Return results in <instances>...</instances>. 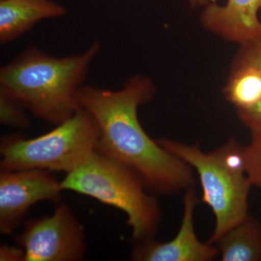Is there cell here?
Instances as JSON below:
<instances>
[{
  "label": "cell",
  "mask_w": 261,
  "mask_h": 261,
  "mask_svg": "<svg viewBox=\"0 0 261 261\" xmlns=\"http://www.w3.org/2000/svg\"><path fill=\"white\" fill-rule=\"evenodd\" d=\"M154 94L152 81L136 75L119 90L83 85L78 100L97 123V152L135 171L149 192L174 195L194 185L193 168L152 140L142 128L139 108Z\"/></svg>",
  "instance_id": "1"
},
{
  "label": "cell",
  "mask_w": 261,
  "mask_h": 261,
  "mask_svg": "<svg viewBox=\"0 0 261 261\" xmlns=\"http://www.w3.org/2000/svg\"><path fill=\"white\" fill-rule=\"evenodd\" d=\"M99 50L94 42L80 54L57 58L29 47L2 67L0 89L39 119L61 124L80 108L79 92Z\"/></svg>",
  "instance_id": "2"
},
{
  "label": "cell",
  "mask_w": 261,
  "mask_h": 261,
  "mask_svg": "<svg viewBox=\"0 0 261 261\" xmlns=\"http://www.w3.org/2000/svg\"><path fill=\"white\" fill-rule=\"evenodd\" d=\"M163 148L195 169L202 189V202L211 207L216 226L207 242L214 243L248 215L251 182L247 175L245 147L231 139L222 147L205 152L199 145L168 139L158 140Z\"/></svg>",
  "instance_id": "3"
},
{
  "label": "cell",
  "mask_w": 261,
  "mask_h": 261,
  "mask_svg": "<svg viewBox=\"0 0 261 261\" xmlns=\"http://www.w3.org/2000/svg\"><path fill=\"white\" fill-rule=\"evenodd\" d=\"M63 190L89 196L126 214L136 243L154 239L161 208L140 176L122 163L97 150L61 181Z\"/></svg>",
  "instance_id": "4"
},
{
  "label": "cell",
  "mask_w": 261,
  "mask_h": 261,
  "mask_svg": "<svg viewBox=\"0 0 261 261\" xmlns=\"http://www.w3.org/2000/svg\"><path fill=\"white\" fill-rule=\"evenodd\" d=\"M98 139L97 123L80 107L73 116L42 136L3 137L0 168L1 171L40 169L68 174L97 150Z\"/></svg>",
  "instance_id": "5"
},
{
  "label": "cell",
  "mask_w": 261,
  "mask_h": 261,
  "mask_svg": "<svg viewBox=\"0 0 261 261\" xmlns=\"http://www.w3.org/2000/svg\"><path fill=\"white\" fill-rule=\"evenodd\" d=\"M17 243L25 251V261H78L86 252L83 226L65 204L50 216L25 222Z\"/></svg>",
  "instance_id": "6"
},
{
  "label": "cell",
  "mask_w": 261,
  "mask_h": 261,
  "mask_svg": "<svg viewBox=\"0 0 261 261\" xmlns=\"http://www.w3.org/2000/svg\"><path fill=\"white\" fill-rule=\"evenodd\" d=\"M49 171L40 169L1 171L0 231L12 234L23 222L30 207L41 201L58 202L63 192Z\"/></svg>",
  "instance_id": "7"
},
{
  "label": "cell",
  "mask_w": 261,
  "mask_h": 261,
  "mask_svg": "<svg viewBox=\"0 0 261 261\" xmlns=\"http://www.w3.org/2000/svg\"><path fill=\"white\" fill-rule=\"evenodd\" d=\"M197 200L195 190L189 188L184 198V213L177 234L166 243L154 239L137 243L130 258L137 261H211L219 255L217 247L201 243L196 234L194 214Z\"/></svg>",
  "instance_id": "8"
},
{
  "label": "cell",
  "mask_w": 261,
  "mask_h": 261,
  "mask_svg": "<svg viewBox=\"0 0 261 261\" xmlns=\"http://www.w3.org/2000/svg\"><path fill=\"white\" fill-rule=\"evenodd\" d=\"M260 10L261 0H227L223 6L212 2L201 20L207 30L243 45L261 36Z\"/></svg>",
  "instance_id": "9"
},
{
  "label": "cell",
  "mask_w": 261,
  "mask_h": 261,
  "mask_svg": "<svg viewBox=\"0 0 261 261\" xmlns=\"http://www.w3.org/2000/svg\"><path fill=\"white\" fill-rule=\"evenodd\" d=\"M67 13L65 7L53 0H0V43L13 42L38 22Z\"/></svg>",
  "instance_id": "10"
},
{
  "label": "cell",
  "mask_w": 261,
  "mask_h": 261,
  "mask_svg": "<svg viewBox=\"0 0 261 261\" xmlns=\"http://www.w3.org/2000/svg\"><path fill=\"white\" fill-rule=\"evenodd\" d=\"M222 261H261V224L247 215L214 243Z\"/></svg>",
  "instance_id": "11"
},
{
  "label": "cell",
  "mask_w": 261,
  "mask_h": 261,
  "mask_svg": "<svg viewBox=\"0 0 261 261\" xmlns=\"http://www.w3.org/2000/svg\"><path fill=\"white\" fill-rule=\"evenodd\" d=\"M225 94L237 110L248 109L261 101V73L249 65H233Z\"/></svg>",
  "instance_id": "12"
},
{
  "label": "cell",
  "mask_w": 261,
  "mask_h": 261,
  "mask_svg": "<svg viewBox=\"0 0 261 261\" xmlns=\"http://www.w3.org/2000/svg\"><path fill=\"white\" fill-rule=\"evenodd\" d=\"M27 110L18 99L0 89V121L4 126L25 129L30 125Z\"/></svg>",
  "instance_id": "13"
},
{
  "label": "cell",
  "mask_w": 261,
  "mask_h": 261,
  "mask_svg": "<svg viewBox=\"0 0 261 261\" xmlns=\"http://www.w3.org/2000/svg\"><path fill=\"white\" fill-rule=\"evenodd\" d=\"M245 163L252 185L261 190V135L252 134L251 142L245 147Z\"/></svg>",
  "instance_id": "14"
},
{
  "label": "cell",
  "mask_w": 261,
  "mask_h": 261,
  "mask_svg": "<svg viewBox=\"0 0 261 261\" xmlns=\"http://www.w3.org/2000/svg\"><path fill=\"white\" fill-rule=\"evenodd\" d=\"M241 46L233 65H252L261 73V36Z\"/></svg>",
  "instance_id": "15"
},
{
  "label": "cell",
  "mask_w": 261,
  "mask_h": 261,
  "mask_svg": "<svg viewBox=\"0 0 261 261\" xmlns=\"http://www.w3.org/2000/svg\"><path fill=\"white\" fill-rule=\"evenodd\" d=\"M237 111L239 118L251 134L261 135V101L253 107Z\"/></svg>",
  "instance_id": "16"
},
{
  "label": "cell",
  "mask_w": 261,
  "mask_h": 261,
  "mask_svg": "<svg viewBox=\"0 0 261 261\" xmlns=\"http://www.w3.org/2000/svg\"><path fill=\"white\" fill-rule=\"evenodd\" d=\"M25 251L21 247L3 245L0 247V260L25 261Z\"/></svg>",
  "instance_id": "17"
},
{
  "label": "cell",
  "mask_w": 261,
  "mask_h": 261,
  "mask_svg": "<svg viewBox=\"0 0 261 261\" xmlns=\"http://www.w3.org/2000/svg\"><path fill=\"white\" fill-rule=\"evenodd\" d=\"M190 3L195 6H199V5H207L210 3V1L214 2V0H190Z\"/></svg>",
  "instance_id": "18"
}]
</instances>
